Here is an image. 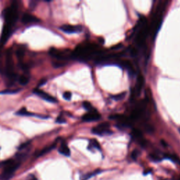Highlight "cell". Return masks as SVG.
Returning a JSON list of instances; mask_svg holds the SVG:
<instances>
[{"mask_svg": "<svg viewBox=\"0 0 180 180\" xmlns=\"http://www.w3.org/2000/svg\"><path fill=\"white\" fill-rule=\"evenodd\" d=\"M101 52L99 50L98 45L95 44L87 43L77 46L72 52V58L80 60H88L91 56Z\"/></svg>", "mask_w": 180, "mask_h": 180, "instance_id": "6da1fadb", "label": "cell"}, {"mask_svg": "<svg viewBox=\"0 0 180 180\" xmlns=\"http://www.w3.org/2000/svg\"><path fill=\"white\" fill-rule=\"evenodd\" d=\"M4 18L6 21V24L9 26L13 25L18 18L17 14V7L16 5H11L9 8L6 9L4 12Z\"/></svg>", "mask_w": 180, "mask_h": 180, "instance_id": "7a4b0ae2", "label": "cell"}, {"mask_svg": "<svg viewBox=\"0 0 180 180\" xmlns=\"http://www.w3.org/2000/svg\"><path fill=\"white\" fill-rule=\"evenodd\" d=\"M20 166L19 162H14L13 163L7 165L4 167L2 173L0 174V180H10L14 176V172Z\"/></svg>", "mask_w": 180, "mask_h": 180, "instance_id": "3957f363", "label": "cell"}, {"mask_svg": "<svg viewBox=\"0 0 180 180\" xmlns=\"http://www.w3.org/2000/svg\"><path fill=\"white\" fill-rule=\"evenodd\" d=\"M49 54L52 57L57 58L61 61H64L65 60L72 58V52H70L69 50H59L55 48H52L49 50Z\"/></svg>", "mask_w": 180, "mask_h": 180, "instance_id": "277c9868", "label": "cell"}, {"mask_svg": "<svg viewBox=\"0 0 180 180\" xmlns=\"http://www.w3.org/2000/svg\"><path fill=\"white\" fill-rule=\"evenodd\" d=\"M110 124L108 123H102L99 125L92 128V132L95 135L103 136L106 135H111L112 132L110 129Z\"/></svg>", "mask_w": 180, "mask_h": 180, "instance_id": "5b68a950", "label": "cell"}, {"mask_svg": "<svg viewBox=\"0 0 180 180\" xmlns=\"http://www.w3.org/2000/svg\"><path fill=\"white\" fill-rule=\"evenodd\" d=\"M150 31V27L147 25V24L144 25L138 31L137 37H136L135 42L138 47H142L143 45V42H145L146 38L148 35Z\"/></svg>", "mask_w": 180, "mask_h": 180, "instance_id": "8992f818", "label": "cell"}, {"mask_svg": "<svg viewBox=\"0 0 180 180\" xmlns=\"http://www.w3.org/2000/svg\"><path fill=\"white\" fill-rule=\"evenodd\" d=\"M101 118V115L96 110L93 111H90L89 113L82 116V120L85 122H92V121L99 120Z\"/></svg>", "mask_w": 180, "mask_h": 180, "instance_id": "52a82bcc", "label": "cell"}, {"mask_svg": "<svg viewBox=\"0 0 180 180\" xmlns=\"http://www.w3.org/2000/svg\"><path fill=\"white\" fill-rule=\"evenodd\" d=\"M60 29L64 33H76L81 32L82 27L80 25H64L60 27Z\"/></svg>", "mask_w": 180, "mask_h": 180, "instance_id": "ba28073f", "label": "cell"}, {"mask_svg": "<svg viewBox=\"0 0 180 180\" xmlns=\"http://www.w3.org/2000/svg\"><path fill=\"white\" fill-rule=\"evenodd\" d=\"M11 34V26H9L7 24H5L3 27L2 30V35L0 37V46H3L5 44L10 36Z\"/></svg>", "mask_w": 180, "mask_h": 180, "instance_id": "9c48e42d", "label": "cell"}, {"mask_svg": "<svg viewBox=\"0 0 180 180\" xmlns=\"http://www.w3.org/2000/svg\"><path fill=\"white\" fill-rule=\"evenodd\" d=\"M33 92L35 94L38 95L40 97H41L42 99H43L44 100H46L49 102H51V103H57V100L54 98V97H53L52 96L49 95V94L46 93V92L42 91V90L36 89L34 90Z\"/></svg>", "mask_w": 180, "mask_h": 180, "instance_id": "30bf717a", "label": "cell"}, {"mask_svg": "<svg viewBox=\"0 0 180 180\" xmlns=\"http://www.w3.org/2000/svg\"><path fill=\"white\" fill-rule=\"evenodd\" d=\"M143 84H144V78H143V77L142 76V75H140L137 78V84H136L135 90H134V92H133L132 96H135V94L136 95L139 94V93L141 92V91H142V89L143 88Z\"/></svg>", "mask_w": 180, "mask_h": 180, "instance_id": "8fae6325", "label": "cell"}, {"mask_svg": "<svg viewBox=\"0 0 180 180\" xmlns=\"http://www.w3.org/2000/svg\"><path fill=\"white\" fill-rule=\"evenodd\" d=\"M39 21H40V19L30 14H25L23 16V18H22V22H23L24 24L37 23Z\"/></svg>", "mask_w": 180, "mask_h": 180, "instance_id": "7c38bea8", "label": "cell"}, {"mask_svg": "<svg viewBox=\"0 0 180 180\" xmlns=\"http://www.w3.org/2000/svg\"><path fill=\"white\" fill-rule=\"evenodd\" d=\"M122 65L128 70L129 73H130V75H135V69H134L133 65L132 64H131L130 61H123Z\"/></svg>", "mask_w": 180, "mask_h": 180, "instance_id": "4fadbf2b", "label": "cell"}, {"mask_svg": "<svg viewBox=\"0 0 180 180\" xmlns=\"http://www.w3.org/2000/svg\"><path fill=\"white\" fill-rule=\"evenodd\" d=\"M58 152L61 154L65 155V156H70V150L68 147L65 143H62L60 148H58Z\"/></svg>", "mask_w": 180, "mask_h": 180, "instance_id": "5bb4252c", "label": "cell"}, {"mask_svg": "<svg viewBox=\"0 0 180 180\" xmlns=\"http://www.w3.org/2000/svg\"><path fill=\"white\" fill-rule=\"evenodd\" d=\"M56 145H57V143H53V144H52L51 146H49V147L43 148V149L42 151H40L39 152L38 154H37V157L42 156V155L48 154L49 152H50L51 151L53 150V148H54L56 147Z\"/></svg>", "mask_w": 180, "mask_h": 180, "instance_id": "9a60e30c", "label": "cell"}, {"mask_svg": "<svg viewBox=\"0 0 180 180\" xmlns=\"http://www.w3.org/2000/svg\"><path fill=\"white\" fill-rule=\"evenodd\" d=\"M88 148L89 150L91 149V148H96V149L101 150V146L96 139H92L90 140L89 142V145Z\"/></svg>", "mask_w": 180, "mask_h": 180, "instance_id": "2e32d148", "label": "cell"}, {"mask_svg": "<svg viewBox=\"0 0 180 180\" xmlns=\"http://www.w3.org/2000/svg\"><path fill=\"white\" fill-rule=\"evenodd\" d=\"M165 158L171 160L172 162H175V163L180 164V160L178 158V156H177L176 155H174V154H165Z\"/></svg>", "mask_w": 180, "mask_h": 180, "instance_id": "e0dca14e", "label": "cell"}, {"mask_svg": "<svg viewBox=\"0 0 180 180\" xmlns=\"http://www.w3.org/2000/svg\"><path fill=\"white\" fill-rule=\"evenodd\" d=\"M100 172H101V171H100V170H96V171H94L93 172H91V173H88L87 174H84V176H82L81 177V180H87L91 178V177L95 176V175H96L97 174L100 173Z\"/></svg>", "mask_w": 180, "mask_h": 180, "instance_id": "ac0fdd59", "label": "cell"}, {"mask_svg": "<svg viewBox=\"0 0 180 180\" xmlns=\"http://www.w3.org/2000/svg\"><path fill=\"white\" fill-rule=\"evenodd\" d=\"M16 115H34L33 113H30V112H28V111L26 110V109L25 108H21L20 111H18V112L16 113Z\"/></svg>", "mask_w": 180, "mask_h": 180, "instance_id": "d6986e66", "label": "cell"}, {"mask_svg": "<svg viewBox=\"0 0 180 180\" xmlns=\"http://www.w3.org/2000/svg\"><path fill=\"white\" fill-rule=\"evenodd\" d=\"M82 106H83L84 109H86V110H87L89 112L95 111V109L94 108V107L92 106V104H90L89 101H84L83 104H82Z\"/></svg>", "mask_w": 180, "mask_h": 180, "instance_id": "ffe728a7", "label": "cell"}, {"mask_svg": "<svg viewBox=\"0 0 180 180\" xmlns=\"http://www.w3.org/2000/svg\"><path fill=\"white\" fill-rule=\"evenodd\" d=\"M18 82L21 85H26L29 82L28 77L25 76V75H21V76H20V77H19Z\"/></svg>", "mask_w": 180, "mask_h": 180, "instance_id": "44dd1931", "label": "cell"}, {"mask_svg": "<svg viewBox=\"0 0 180 180\" xmlns=\"http://www.w3.org/2000/svg\"><path fill=\"white\" fill-rule=\"evenodd\" d=\"M16 56L17 58H18V60L21 61V60L23 59V58L24 57V54H25V51H24L23 49H18L16 51Z\"/></svg>", "mask_w": 180, "mask_h": 180, "instance_id": "7402d4cb", "label": "cell"}, {"mask_svg": "<svg viewBox=\"0 0 180 180\" xmlns=\"http://www.w3.org/2000/svg\"><path fill=\"white\" fill-rule=\"evenodd\" d=\"M150 158L152 160H154V161H155V162H158V161H160V160H162V158H160V155H157V154H151Z\"/></svg>", "mask_w": 180, "mask_h": 180, "instance_id": "603a6c76", "label": "cell"}, {"mask_svg": "<svg viewBox=\"0 0 180 180\" xmlns=\"http://www.w3.org/2000/svg\"><path fill=\"white\" fill-rule=\"evenodd\" d=\"M125 96V92H123V93H121V94H119L118 95H115L113 96H112V98L113 99H115L116 101H119V100H121V99H123L124 97Z\"/></svg>", "mask_w": 180, "mask_h": 180, "instance_id": "cb8c5ba5", "label": "cell"}, {"mask_svg": "<svg viewBox=\"0 0 180 180\" xmlns=\"http://www.w3.org/2000/svg\"><path fill=\"white\" fill-rule=\"evenodd\" d=\"M20 92V89L17 90V89H14V90H4V91L0 92V94H16L17 92Z\"/></svg>", "mask_w": 180, "mask_h": 180, "instance_id": "d4e9b609", "label": "cell"}, {"mask_svg": "<svg viewBox=\"0 0 180 180\" xmlns=\"http://www.w3.org/2000/svg\"><path fill=\"white\" fill-rule=\"evenodd\" d=\"M72 97V94L70 93V92H65L64 93V98L65 99V100L69 101L70 100Z\"/></svg>", "mask_w": 180, "mask_h": 180, "instance_id": "484cf974", "label": "cell"}, {"mask_svg": "<svg viewBox=\"0 0 180 180\" xmlns=\"http://www.w3.org/2000/svg\"><path fill=\"white\" fill-rule=\"evenodd\" d=\"M65 65V64L64 62H61V61H57V62H54L53 64V65L54 66L55 68H60L61 66H64V65Z\"/></svg>", "mask_w": 180, "mask_h": 180, "instance_id": "4316f807", "label": "cell"}, {"mask_svg": "<svg viewBox=\"0 0 180 180\" xmlns=\"http://www.w3.org/2000/svg\"><path fill=\"white\" fill-rule=\"evenodd\" d=\"M29 142H25V143H22L21 145H20V147H18V150H20V151H21V150H23V149H24V148H26L27 147H28V146L29 145Z\"/></svg>", "mask_w": 180, "mask_h": 180, "instance_id": "83f0119b", "label": "cell"}, {"mask_svg": "<svg viewBox=\"0 0 180 180\" xmlns=\"http://www.w3.org/2000/svg\"><path fill=\"white\" fill-rule=\"evenodd\" d=\"M138 155H139V151H138L137 150L134 151L132 152V158L136 160V159H137V158L138 157Z\"/></svg>", "mask_w": 180, "mask_h": 180, "instance_id": "f1b7e54d", "label": "cell"}, {"mask_svg": "<svg viewBox=\"0 0 180 180\" xmlns=\"http://www.w3.org/2000/svg\"><path fill=\"white\" fill-rule=\"evenodd\" d=\"M56 122L61 124V123H65V120L64 118H62V117H58V118L57 119V120H56Z\"/></svg>", "mask_w": 180, "mask_h": 180, "instance_id": "f546056e", "label": "cell"}, {"mask_svg": "<svg viewBox=\"0 0 180 180\" xmlns=\"http://www.w3.org/2000/svg\"><path fill=\"white\" fill-rule=\"evenodd\" d=\"M27 180H38L37 177H36L35 175L33 174H30L28 175V177H27Z\"/></svg>", "mask_w": 180, "mask_h": 180, "instance_id": "4dcf8cb0", "label": "cell"}, {"mask_svg": "<svg viewBox=\"0 0 180 180\" xmlns=\"http://www.w3.org/2000/svg\"><path fill=\"white\" fill-rule=\"evenodd\" d=\"M46 83H47V80H46L45 79H42V80H40V82H39L38 86L39 87H42L43 85H45Z\"/></svg>", "mask_w": 180, "mask_h": 180, "instance_id": "1f68e13d", "label": "cell"}, {"mask_svg": "<svg viewBox=\"0 0 180 180\" xmlns=\"http://www.w3.org/2000/svg\"><path fill=\"white\" fill-rule=\"evenodd\" d=\"M36 5H37V2H34V1H32L30 2V7L32 9H33L34 8H35Z\"/></svg>", "mask_w": 180, "mask_h": 180, "instance_id": "d6a6232c", "label": "cell"}, {"mask_svg": "<svg viewBox=\"0 0 180 180\" xmlns=\"http://www.w3.org/2000/svg\"><path fill=\"white\" fill-rule=\"evenodd\" d=\"M179 132H180V130H179Z\"/></svg>", "mask_w": 180, "mask_h": 180, "instance_id": "836d02e7", "label": "cell"}]
</instances>
